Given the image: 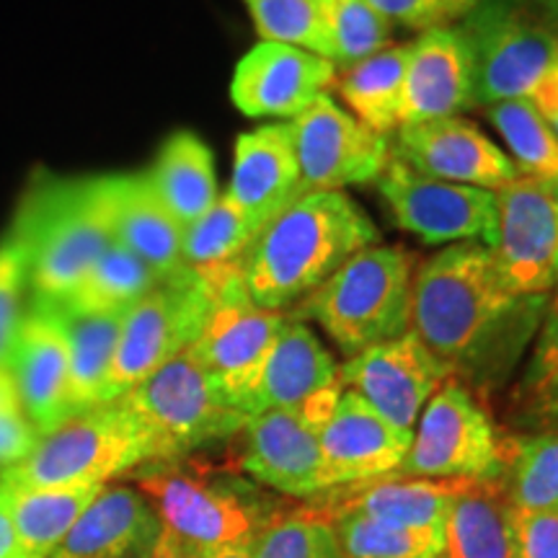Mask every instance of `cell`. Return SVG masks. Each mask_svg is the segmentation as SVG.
Returning a JSON list of instances; mask_svg holds the SVG:
<instances>
[{"label":"cell","mask_w":558,"mask_h":558,"mask_svg":"<svg viewBox=\"0 0 558 558\" xmlns=\"http://www.w3.org/2000/svg\"><path fill=\"white\" fill-rule=\"evenodd\" d=\"M546 308V298L512 295L501 284L484 243H452L414 275L411 331L450 378L481 396L518 367Z\"/></svg>","instance_id":"obj_1"},{"label":"cell","mask_w":558,"mask_h":558,"mask_svg":"<svg viewBox=\"0 0 558 558\" xmlns=\"http://www.w3.org/2000/svg\"><path fill=\"white\" fill-rule=\"evenodd\" d=\"M375 241L378 228L344 192L300 194L239 259L243 288L256 305L284 313Z\"/></svg>","instance_id":"obj_2"},{"label":"cell","mask_w":558,"mask_h":558,"mask_svg":"<svg viewBox=\"0 0 558 558\" xmlns=\"http://www.w3.org/2000/svg\"><path fill=\"white\" fill-rule=\"evenodd\" d=\"M9 235L24 254L32 305H58L114 241L111 177L41 181Z\"/></svg>","instance_id":"obj_3"},{"label":"cell","mask_w":558,"mask_h":558,"mask_svg":"<svg viewBox=\"0 0 558 558\" xmlns=\"http://www.w3.org/2000/svg\"><path fill=\"white\" fill-rule=\"evenodd\" d=\"M128 476L156 509L163 530L194 558L256 541L279 518L277 501L243 473L179 458L153 460Z\"/></svg>","instance_id":"obj_4"},{"label":"cell","mask_w":558,"mask_h":558,"mask_svg":"<svg viewBox=\"0 0 558 558\" xmlns=\"http://www.w3.org/2000/svg\"><path fill=\"white\" fill-rule=\"evenodd\" d=\"M414 256L401 246H367L300 303L347 357L411 331ZM295 318V316H292Z\"/></svg>","instance_id":"obj_5"},{"label":"cell","mask_w":558,"mask_h":558,"mask_svg":"<svg viewBox=\"0 0 558 558\" xmlns=\"http://www.w3.org/2000/svg\"><path fill=\"white\" fill-rule=\"evenodd\" d=\"M473 60V101L527 99L558 65V21L541 0H478L460 19Z\"/></svg>","instance_id":"obj_6"},{"label":"cell","mask_w":558,"mask_h":558,"mask_svg":"<svg viewBox=\"0 0 558 558\" xmlns=\"http://www.w3.org/2000/svg\"><path fill=\"white\" fill-rule=\"evenodd\" d=\"M148 439L153 460H179L190 452L241 435L248 416L222 399L190 349L158 367L117 399ZM150 460V463H153Z\"/></svg>","instance_id":"obj_7"},{"label":"cell","mask_w":558,"mask_h":558,"mask_svg":"<svg viewBox=\"0 0 558 558\" xmlns=\"http://www.w3.org/2000/svg\"><path fill=\"white\" fill-rule=\"evenodd\" d=\"M150 460L148 439L137 422L120 401H111L81 411L50 435H41L21 463L0 471V484L107 486L111 478L128 476Z\"/></svg>","instance_id":"obj_8"},{"label":"cell","mask_w":558,"mask_h":558,"mask_svg":"<svg viewBox=\"0 0 558 558\" xmlns=\"http://www.w3.org/2000/svg\"><path fill=\"white\" fill-rule=\"evenodd\" d=\"M213 269L181 267L124 313L117 354L104 386V403L128 390L194 344L213 305Z\"/></svg>","instance_id":"obj_9"},{"label":"cell","mask_w":558,"mask_h":558,"mask_svg":"<svg viewBox=\"0 0 558 558\" xmlns=\"http://www.w3.org/2000/svg\"><path fill=\"white\" fill-rule=\"evenodd\" d=\"M213 275V305L190 352L215 380L222 399L246 414L264 360L282 331L288 313L267 311L248 298L239 262L215 267Z\"/></svg>","instance_id":"obj_10"},{"label":"cell","mask_w":558,"mask_h":558,"mask_svg":"<svg viewBox=\"0 0 558 558\" xmlns=\"http://www.w3.org/2000/svg\"><path fill=\"white\" fill-rule=\"evenodd\" d=\"M396 476L499 481L501 439L488 411L463 383L448 378L427 401Z\"/></svg>","instance_id":"obj_11"},{"label":"cell","mask_w":558,"mask_h":558,"mask_svg":"<svg viewBox=\"0 0 558 558\" xmlns=\"http://www.w3.org/2000/svg\"><path fill=\"white\" fill-rule=\"evenodd\" d=\"M497 199L492 251L501 284L520 298H546L556 284L558 190L546 181L518 177Z\"/></svg>","instance_id":"obj_12"},{"label":"cell","mask_w":558,"mask_h":558,"mask_svg":"<svg viewBox=\"0 0 558 558\" xmlns=\"http://www.w3.org/2000/svg\"><path fill=\"white\" fill-rule=\"evenodd\" d=\"M375 181L396 226L424 243L452 246L478 241L492 246L497 228L494 192L429 179L409 169L399 158H390L386 171Z\"/></svg>","instance_id":"obj_13"},{"label":"cell","mask_w":558,"mask_h":558,"mask_svg":"<svg viewBox=\"0 0 558 558\" xmlns=\"http://www.w3.org/2000/svg\"><path fill=\"white\" fill-rule=\"evenodd\" d=\"M303 194L344 192L367 184L386 171L388 137L375 135L329 94L290 120Z\"/></svg>","instance_id":"obj_14"},{"label":"cell","mask_w":558,"mask_h":558,"mask_svg":"<svg viewBox=\"0 0 558 558\" xmlns=\"http://www.w3.org/2000/svg\"><path fill=\"white\" fill-rule=\"evenodd\" d=\"M448 378V367L414 331L347 357L339 367L341 386L403 432H414L418 414Z\"/></svg>","instance_id":"obj_15"},{"label":"cell","mask_w":558,"mask_h":558,"mask_svg":"<svg viewBox=\"0 0 558 558\" xmlns=\"http://www.w3.org/2000/svg\"><path fill=\"white\" fill-rule=\"evenodd\" d=\"M337 65L308 50L259 41L243 54L230 81V99L241 114L264 120H295L313 101L329 94Z\"/></svg>","instance_id":"obj_16"},{"label":"cell","mask_w":558,"mask_h":558,"mask_svg":"<svg viewBox=\"0 0 558 558\" xmlns=\"http://www.w3.org/2000/svg\"><path fill=\"white\" fill-rule=\"evenodd\" d=\"M396 158L429 179L499 192L520 177L505 150L463 117L399 128Z\"/></svg>","instance_id":"obj_17"},{"label":"cell","mask_w":558,"mask_h":558,"mask_svg":"<svg viewBox=\"0 0 558 558\" xmlns=\"http://www.w3.org/2000/svg\"><path fill=\"white\" fill-rule=\"evenodd\" d=\"M414 432H403L383 418L365 399L344 390L318 432L326 492L396 476L409 456Z\"/></svg>","instance_id":"obj_18"},{"label":"cell","mask_w":558,"mask_h":558,"mask_svg":"<svg viewBox=\"0 0 558 558\" xmlns=\"http://www.w3.org/2000/svg\"><path fill=\"white\" fill-rule=\"evenodd\" d=\"M241 435V471L254 484L295 499H316L326 492L318 432L298 411L275 409L251 416Z\"/></svg>","instance_id":"obj_19"},{"label":"cell","mask_w":558,"mask_h":558,"mask_svg":"<svg viewBox=\"0 0 558 558\" xmlns=\"http://www.w3.org/2000/svg\"><path fill=\"white\" fill-rule=\"evenodd\" d=\"M9 373L34 429L50 435L73 416L70 409V347L58 313L32 305L13 344Z\"/></svg>","instance_id":"obj_20"},{"label":"cell","mask_w":558,"mask_h":558,"mask_svg":"<svg viewBox=\"0 0 558 558\" xmlns=\"http://www.w3.org/2000/svg\"><path fill=\"white\" fill-rule=\"evenodd\" d=\"M473 104V60L458 26H432L409 41L401 128L460 117Z\"/></svg>","instance_id":"obj_21"},{"label":"cell","mask_w":558,"mask_h":558,"mask_svg":"<svg viewBox=\"0 0 558 558\" xmlns=\"http://www.w3.org/2000/svg\"><path fill=\"white\" fill-rule=\"evenodd\" d=\"M226 194L259 230L303 194L290 122L241 132Z\"/></svg>","instance_id":"obj_22"},{"label":"cell","mask_w":558,"mask_h":558,"mask_svg":"<svg viewBox=\"0 0 558 558\" xmlns=\"http://www.w3.org/2000/svg\"><path fill=\"white\" fill-rule=\"evenodd\" d=\"M160 527L156 509L137 488L107 484L50 558H145Z\"/></svg>","instance_id":"obj_23"},{"label":"cell","mask_w":558,"mask_h":558,"mask_svg":"<svg viewBox=\"0 0 558 558\" xmlns=\"http://www.w3.org/2000/svg\"><path fill=\"white\" fill-rule=\"evenodd\" d=\"M339 367L324 341L303 320L288 316L282 331L271 344L246 403V416L264 411H295L320 390L339 386Z\"/></svg>","instance_id":"obj_24"},{"label":"cell","mask_w":558,"mask_h":558,"mask_svg":"<svg viewBox=\"0 0 558 558\" xmlns=\"http://www.w3.org/2000/svg\"><path fill=\"white\" fill-rule=\"evenodd\" d=\"M465 484L469 481L388 476L367 481V484L331 488L316 497L324 499V505L313 507L329 518L362 514V518L401 527H445L452 499Z\"/></svg>","instance_id":"obj_25"},{"label":"cell","mask_w":558,"mask_h":558,"mask_svg":"<svg viewBox=\"0 0 558 558\" xmlns=\"http://www.w3.org/2000/svg\"><path fill=\"white\" fill-rule=\"evenodd\" d=\"M114 194V241L130 248L158 277H169L181 267L184 226L153 192L145 173L111 177Z\"/></svg>","instance_id":"obj_26"},{"label":"cell","mask_w":558,"mask_h":558,"mask_svg":"<svg viewBox=\"0 0 558 558\" xmlns=\"http://www.w3.org/2000/svg\"><path fill=\"white\" fill-rule=\"evenodd\" d=\"M104 486H9L0 484V505L9 509L24 558H50L62 538Z\"/></svg>","instance_id":"obj_27"},{"label":"cell","mask_w":558,"mask_h":558,"mask_svg":"<svg viewBox=\"0 0 558 558\" xmlns=\"http://www.w3.org/2000/svg\"><path fill=\"white\" fill-rule=\"evenodd\" d=\"M153 192L171 209L181 226H190L218 202L215 156L194 132H173L160 145L156 163L145 171Z\"/></svg>","instance_id":"obj_28"},{"label":"cell","mask_w":558,"mask_h":558,"mask_svg":"<svg viewBox=\"0 0 558 558\" xmlns=\"http://www.w3.org/2000/svg\"><path fill=\"white\" fill-rule=\"evenodd\" d=\"M409 45H390L344 70H337V88L349 114L375 135L399 132L407 88Z\"/></svg>","instance_id":"obj_29"},{"label":"cell","mask_w":558,"mask_h":558,"mask_svg":"<svg viewBox=\"0 0 558 558\" xmlns=\"http://www.w3.org/2000/svg\"><path fill=\"white\" fill-rule=\"evenodd\" d=\"M442 558H512L509 505L497 481H469L452 499Z\"/></svg>","instance_id":"obj_30"},{"label":"cell","mask_w":558,"mask_h":558,"mask_svg":"<svg viewBox=\"0 0 558 558\" xmlns=\"http://www.w3.org/2000/svg\"><path fill=\"white\" fill-rule=\"evenodd\" d=\"M507 422L518 435L558 429V295L548 303L530 357L509 388Z\"/></svg>","instance_id":"obj_31"},{"label":"cell","mask_w":558,"mask_h":558,"mask_svg":"<svg viewBox=\"0 0 558 558\" xmlns=\"http://www.w3.org/2000/svg\"><path fill=\"white\" fill-rule=\"evenodd\" d=\"M54 311V308H52ZM70 347V409L81 411L101 407L104 386L117 354L124 313H60Z\"/></svg>","instance_id":"obj_32"},{"label":"cell","mask_w":558,"mask_h":558,"mask_svg":"<svg viewBox=\"0 0 558 558\" xmlns=\"http://www.w3.org/2000/svg\"><path fill=\"white\" fill-rule=\"evenodd\" d=\"M160 282L143 259H137L120 241H111L99 262L88 269L81 284L58 305H45L60 313H128Z\"/></svg>","instance_id":"obj_33"},{"label":"cell","mask_w":558,"mask_h":558,"mask_svg":"<svg viewBox=\"0 0 558 558\" xmlns=\"http://www.w3.org/2000/svg\"><path fill=\"white\" fill-rule=\"evenodd\" d=\"M497 484L509 507L558 512V429L501 439Z\"/></svg>","instance_id":"obj_34"},{"label":"cell","mask_w":558,"mask_h":558,"mask_svg":"<svg viewBox=\"0 0 558 558\" xmlns=\"http://www.w3.org/2000/svg\"><path fill=\"white\" fill-rule=\"evenodd\" d=\"M488 122L505 140L509 160L520 177L558 184V135L527 99L488 107Z\"/></svg>","instance_id":"obj_35"},{"label":"cell","mask_w":558,"mask_h":558,"mask_svg":"<svg viewBox=\"0 0 558 558\" xmlns=\"http://www.w3.org/2000/svg\"><path fill=\"white\" fill-rule=\"evenodd\" d=\"M259 235L243 209L228 194H222L202 218L184 228L181 264L192 269H215L235 264Z\"/></svg>","instance_id":"obj_36"},{"label":"cell","mask_w":558,"mask_h":558,"mask_svg":"<svg viewBox=\"0 0 558 558\" xmlns=\"http://www.w3.org/2000/svg\"><path fill=\"white\" fill-rule=\"evenodd\" d=\"M347 558H442L445 527H401L362 518H331Z\"/></svg>","instance_id":"obj_37"},{"label":"cell","mask_w":558,"mask_h":558,"mask_svg":"<svg viewBox=\"0 0 558 558\" xmlns=\"http://www.w3.org/2000/svg\"><path fill=\"white\" fill-rule=\"evenodd\" d=\"M262 41L300 47L333 62L326 0H243Z\"/></svg>","instance_id":"obj_38"},{"label":"cell","mask_w":558,"mask_h":558,"mask_svg":"<svg viewBox=\"0 0 558 558\" xmlns=\"http://www.w3.org/2000/svg\"><path fill=\"white\" fill-rule=\"evenodd\" d=\"M251 558H347L329 514L316 507L279 514L262 530Z\"/></svg>","instance_id":"obj_39"},{"label":"cell","mask_w":558,"mask_h":558,"mask_svg":"<svg viewBox=\"0 0 558 558\" xmlns=\"http://www.w3.org/2000/svg\"><path fill=\"white\" fill-rule=\"evenodd\" d=\"M326 16L337 70L390 47L393 24L369 0H326Z\"/></svg>","instance_id":"obj_40"},{"label":"cell","mask_w":558,"mask_h":558,"mask_svg":"<svg viewBox=\"0 0 558 558\" xmlns=\"http://www.w3.org/2000/svg\"><path fill=\"white\" fill-rule=\"evenodd\" d=\"M26 262L16 241L5 235L0 241V367H9L13 344L24 324Z\"/></svg>","instance_id":"obj_41"},{"label":"cell","mask_w":558,"mask_h":558,"mask_svg":"<svg viewBox=\"0 0 558 558\" xmlns=\"http://www.w3.org/2000/svg\"><path fill=\"white\" fill-rule=\"evenodd\" d=\"M39 432L26 416L9 367H0V471L11 469L37 448Z\"/></svg>","instance_id":"obj_42"},{"label":"cell","mask_w":558,"mask_h":558,"mask_svg":"<svg viewBox=\"0 0 558 558\" xmlns=\"http://www.w3.org/2000/svg\"><path fill=\"white\" fill-rule=\"evenodd\" d=\"M512 558H558V512L556 509L509 507Z\"/></svg>","instance_id":"obj_43"},{"label":"cell","mask_w":558,"mask_h":558,"mask_svg":"<svg viewBox=\"0 0 558 558\" xmlns=\"http://www.w3.org/2000/svg\"><path fill=\"white\" fill-rule=\"evenodd\" d=\"M390 24L409 26V29H432L439 26V0H369Z\"/></svg>","instance_id":"obj_44"},{"label":"cell","mask_w":558,"mask_h":558,"mask_svg":"<svg viewBox=\"0 0 558 558\" xmlns=\"http://www.w3.org/2000/svg\"><path fill=\"white\" fill-rule=\"evenodd\" d=\"M527 101L558 135V65L535 83V88L527 94Z\"/></svg>","instance_id":"obj_45"},{"label":"cell","mask_w":558,"mask_h":558,"mask_svg":"<svg viewBox=\"0 0 558 558\" xmlns=\"http://www.w3.org/2000/svg\"><path fill=\"white\" fill-rule=\"evenodd\" d=\"M0 558H24L16 538V527H13L9 509L0 505Z\"/></svg>","instance_id":"obj_46"},{"label":"cell","mask_w":558,"mask_h":558,"mask_svg":"<svg viewBox=\"0 0 558 558\" xmlns=\"http://www.w3.org/2000/svg\"><path fill=\"white\" fill-rule=\"evenodd\" d=\"M145 558H194V556L181 546L177 538H173L169 530L160 527V535L156 538V543H153V548L148 550V556Z\"/></svg>","instance_id":"obj_47"},{"label":"cell","mask_w":558,"mask_h":558,"mask_svg":"<svg viewBox=\"0 0 558 558\" xmlns=\"http://www.w3.org/2000/svg\"><path fill=\"white\" fill-rule=\"evenodd\" d=\"M478 0H439V24H450L460 21L465 13L476 9Z\"/></svg>","instance_id":"obj_48"},{"label":"cell","mask_w":558,"mask_h":558,"mask_svg":"<svg viewBox=\"0 0 558 558\" xmlns=\"http://www.w3.org/2000/svg\"><path fill=\"white\" fill-rule=\"evenodd\" d=\"M256 541H248V543H235V546H228V548H220L215 550V554H207L202 558H251V548H254Z\"/></svg>","instance_id":"obj_49"},{"label":"cell","mask_w":558,"mask_h":558,"mask_svg":"<svg viewBox=\"0 0 558 558\" xmlns=\"http://www.w3.org/2000/svg\"><path fill=\"white\" fill-rule=\"evenodd\" d=\"M541 3L546 5V9H548L550 13H554V19L558 21V0H541Z\"/></svg>","instance_id":"obj_50"},{"label":"cell","mask_w":558,"mask_h":558,"mask_svg":"<svg viewBox=\"0 0 558 558\" xmlns=\"http://www.w3.org/2000/svg\"><path fill=\"white\" fill-rule=\"evenodd\" d=\"M554 275H556V282H558V256H556V269H554Z\"/></svg>","instance_id":"obj_51"},{"label":"cell","mask_w":558,"mask_h":558,"mask_svg":"<svg viewBox=\"0 0 558 558\" xmlns=\"http://www.w3.org/2000/svg\"><path fill=\"white\" fill-rule=\"evenodd\" d=\"M556 190H558V184H556Z\"/></svg>","instance_id":"obj_52"}]
</instances>
